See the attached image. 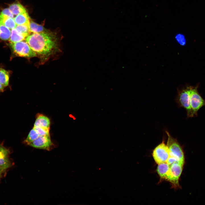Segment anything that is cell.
<instances>
[{
	"label": "cell",
	"instance_id": "1",
	"mask_svg": "<svg viewBox=\"0 0 205 205\" xmlns=\"http://www.w3.org/2000/svg\"><path fill=\"white\" fill-rule=\"evenodd\" d=\"M26 41L43 62L60 51L56 34L46 32L33 33L26 38Z\"/></svg>",
	"mask_w": 205,
	"mask_h": 205
},
{
	"label": "cell",
	"instance_id": "2",
	"mask_svg": "<svg viewBox=\"0 0 205 205\" xmlns=\"http://www.w3.org/2000/svg\"><path fill=\"white\" fill-rule=\"evenodd\" d=\"M198 86H191L190 94L191 117L197 116L198 112L202 106H205V100L201 96L198 91Z\"/></svg>",
	"mask_w": 205,
	"mask_h": 205
},
{
	"label": "cell",
	"instance_id": "3",
	"mask_svg": "<svg viewBox=\"0 0 205 205\" xmlns=\"http://www.w3.org/2000/svg\"><path fill=\"white\" fill-rule=\"evenodd\" d=\"M11 46L14 53L18 56L27 58L37 56L36 53L26 41L23 40L11 43Z\"/></svg>",
	"mask_w": 205,
	"mask_h": 205
},
{
	"label": "cell",
	"instance_id": "4",
	"mask_svg": "<svg viewBox=\"0 0 205 205\" xmlns=\"http://www.w3.org/2000/svg\"><path fill=\"white\" fill-rule=\"evenodd\" d=\"M166 132L168 136L167 145L169 150L170 155L184 164V158L182 147L176 139L173 137L168 132L166 131Z\"/></svg>",
	"mask_w": 205,
	"mask_h": 205
},
{
	"label": "cell",
	"instance_id": "5",
	"mask_svg": "<svg viewBox=\"0 0 205 205\" xmlns=\"http://www.w3.org/2000/svg\"><path fill=\"white\" fill-rule=\"evenodd\" d=\"M152 155L155 161L158 164L167 163L170 156V151L163 141L155 148Z\"/></svg>",
	"mask_w": 205,
	"mask_h": 205
},
{
	"label": "cell",
	"instance_id": "6",
	"mask_svg": "<svg viewBox=\"0 0 205 205\" xmlns=\"http://www.w3.org/2000/svg\"><path fill=\"white\" fill-rule=\"evenodd\" d=\"M192 86H187L178 93V101L180 105L186 110L187 118L191 117L190 94Z\"/></svg>",
	"mask_w": 205,
	"mask_h": 205
},
{
	"label": "cell",
	"instance_id": "7",
	"mask_svg": "<svg viewBox=\"0 0 205 205\" xmlns=\"http://www.w3.org/2000/svg\"><path fill=\"white\" fill-rule=\"evenodd\" d=\"M183 165L174 163L170 165V169L166 180L170 182L173 187H179V179L182 173Z\"/></svg>",
	"mask_w": 205,
	"mask_h": 205
},
{
	"label": "cell",
	"instance_id": "8",
	"mask_svg": "<svg viewBox=\"0 0 205 205\" xmlns=\"http://www.w3.org/2000/svg\"><path fill=\"white\" fill-rule=\"evenodd\" d=\"M28 145L35 148L50 151L54 145L51 141L50 135L40 136Z\"/></svg>",
	"mask_w": 205,
	"mask_h": 205
},
{
	"label": "cell",
	"instance_id": "9",
	"mask_svg": "<svg viewBox=\"0 0 205 205\" xmlns=\"http://www.w3.org/2000/svg\"><path fill=\"white\" fill-rule=\"evenodd\" d=\"M9 153L8 150L0 144V167L4 171L11 166L9 159Z\"/></svg>",
	"mask_w": 205,
	"mask_h": 205
},
{
	"label": "cell",
	"instance_id": "10",
	"mask_svg": "<svg viewBox=\"0 0 205 205\" xmlns=\"http://www.w3.org/2000/svg\"><path fill=\"white\" fill-rule=\"evenodd\" d=\"M50 122L49 118L42 114H38L35 122L34 127H40L50 130Z\"/></svg>",
	"mask_w": 205,
	"mask_h": 205
},
{
	"label": "cell",
	"instance_id": "11",
	"mask_svg": "<svg viewBox=\"0 0 205 205\" xmlns=\"http://www.w3.org/2000/svg\"><path fill=\"white\" fill-rule=\"evenodd\" d=\"M0 23L10 29L15 28L17 25L13 18L4 15L0 13Z\"/></svg>",
	"mask_w": 205,
	"mask_h": 205
},
{
	"label": "cell",
	"instance_id": "12",
	"mask_svg": "<svg viewBox=\"0 0 205 205\" xmlns=\"http://www.w3.org/2000/svg\"><path fill=\"white\" fill-rule=\"evenodd\" d=\"M14 19L17 25L28 24L30 20V17L26 11L17 15Z\"/></svg>",
	"mask_w": 205,
	"mask_h": 205
},
{
	"label": "cell",
	"instance_id": "13",
	"mask_svg": "<svg viewBox=\"0 0 205 205\" xmlns=\"http://www.w3.org/2000/svg\"><path fill=\"white\" fill-rule=\"evenodd\" d=\"M170 169V165L166 163L158 164L157 172L159 176L162 178L166 179Z\"/></svg>",
	"mask_w": 205,
	"mask_h": 205
},
{
	"label": "cell",
	"instance_id": "14",
	"mask_svg": "<svg viewBox=\"0 0 205 205\" xmlns=\"http://www.w3.org/2000/svg\"><path fill=\"white\" fill-rule=\"evenodd\" d=\"M26 37L24 35L14 28L12 29L9 42L11 43H16L24 40Z\"/></svg>",
	"mask_w": 205,
	"mask_h": 205
},
{
	"label": "cell",
	"instance_id": "15",
	"mask_svg": "<svg viewBox=\"0 0 205 205\" xmlns=\"http://www.w3.org/2000/svg\"><path fill=\"white\" fill-rule=\"evenodd\" d=\"M28 26L30 32L33 33H39L48 31L42 26L39 24L30 20L29 22Z\"/></svg>",
	"mask_w": 205,
	"mask_h": 205
},
{
	"label": "cell",
	"instance_id": "16",
	"mask_svg": "<svg viewBox=\"0 0 205 205\" xmlns=\"http://www.w3.org/2000/svg\"><path fill=\"white\" fill-rule=\"evenodd\" d=\"M9 9L12 13L15 15L26 11L22 5L17 3H14L10 5Z\"/></svg>",
	"mask_w": 205,
	"mask_h": 205
},
{
	"label": "cell",
	"instance_id": "17",
	"mask_svg": "<svg viewBox=\"0 0 205 205\" xmlns=\"http://www.w3.org/2000/svg\"><path fill=\"white\" fill-rule=\"evenodd\" d=\"M9 73L5 70L0 68V83L4 87L9 85Z\"/></svg>",
	"mask_w": 205,
	"mask_h": 205
},
{
	"label": "cell",
	"instance_id": "18",
	"mask_svg": "<svg viewBox=\"0 0 205 205\" xmlns=\"http://www.w3.org/2000/svg\"><path fill=\"white\" fill-rule=\"evenodd\" d=\"M11 32L10 29L0 23V39L3 40L9 39Z\"/></svg>",
	"mask_w": 205,
	"mask_h": 205
},
{
	"label": "cell",
	"instance_id": "19",
	"mask_svg": "<svg viewBox=\"0 0 205 205\" xmlns=\"http://www.w3.org/2000/svg\"><path fill=\"white\" fill-rule=\"evenodd\" d=\"M40 136L34 128L29 132L27 138L23 141V143L28 145Z\"/></svg>",
	"mask_w": 205,
	"mask_h": 205
},
{
	"label": "cell",
	"instance_id": "20",
	"mask_svg": "<svg viewBox=\"0 0 205 205\" xmlns=\"http://www.w3.org/2000/svg\"><path fill=\"white\" fill-rule=\"evenodd\" d=\"M28 24H29L17 25L15 28L18 32L23 34L26 37L30 34V32L29 30Z\"/></svg>",
	"mask_w": 205,
	"mask_h": 205
},
{
	"label": "cell",
	"instance_id": "21",
	"mask_svg": "<svg viewBox=\"0 0 205 205\" xmlns=\"http://www.w3.org/2000/svg\"><path fill=\"white\" fill-rule=\"evenodd\" d=\"M33 128L34 129L40 136L50 135V130L40 127H33Z\"/></svg>",
	"mask_w": 205,
	"mask_h": 205
},
{
	"label": "cell",
	"instance_id": "22",
	"mask_svg": "<svg viewBox=\"0 0 205 205\" xmlns=\"http://www.w3.org/2000/svg\"><path fill=\"white\" fill-rule=\"evenodd\" d=\"M177 40L182 45H184L186 43V40L184 35L181 34H177L176 36Z\"/></svg>",
	"mask_w": 205,
	"mask_h": 205
},
{
	"label": "cell",
	"instance_id": "23",
	"mask_svg": "<svg viewBox=\"0 0 205 205\" xmlns=\"http://www.w3.org/2000/svg\"><path fill=\"white\" fill-rule=\"evenodd\" d=\"M0 13L5 16L11 18H14L13 15L12 13L9 9L6 8L3 10Z\"/></svg>",
	"mask_w": 205,
	"mask_h": 205
},
{
	"label": "cell",
	"instance_id": "24",
	"mask_svg": "<svg viewBox=\"0 0 205 205\" xmlns=\"http://www.w3.org/2000/svg\"><path fill=\"white\" fill-rule=\"evenodd\" d=\"M4 171H5L0 167V178L1 177L2 175V174Z\"/></svg>",
	"mask_w": 205,
	"mask_h": 205
},
{
	"label": "cell",
	"instance_id": "25",
	"mask_svg": "<svg viewBox=\"0 0 205 205\" xmlns=\"http://www.w3.org/2000/svg\"><path fill=\"white\" fill-rule=\"evenodd\" d=\"M5 87L1 84L0 83V91H3Z\"/></svg>",
	"mask_w": 205,
	"mask_h": 205
}]
</instances>
